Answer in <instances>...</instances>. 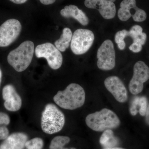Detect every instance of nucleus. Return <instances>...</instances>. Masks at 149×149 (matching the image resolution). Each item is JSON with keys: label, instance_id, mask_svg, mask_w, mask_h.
Listing matches in <instances>:
<instances>
[{"label": "nucleus", "instance_id": "4be33fe9", "mask_svg": "<svg viewBox=\"0 0 149 149\" xmlns=\"http://www.w3.org/2000/svg\"><path fill=\"white\" fill-rule=\"evenodd\" d=\"M44 144L42 139L37 137L27 140L25 143V147L27 149H42Z\"/></svg>", "mask_w": 149, "mask_h": 149}, {"label": "nucleus", "instance_id": "20e7f679", "mask_svg": "<svg viewBox=\"0 0 149 149\" xmlns=\"http://www.w3.org/2000/svg\"><path fill=\"white\" fill-rule=\"evenodd\" d=\"M65 123L63 113L56 105L48 104L46 106L41 118V128L45 133L54 134L62 129Z\"/></svg>", "mask_w": 149, "mask_h": 149}, {"label": "nucleus", "instance_id": "c85d7f7f", "mask_svg": "<svg viewBox=\"0 0 149 149\" xmlns=\"http://www.w3.org/2000/svg\"><path fill=\"white\" fill-rule=\"evenodd\" d=\"M104 149H125L123 148H118V147H114V148H104Z\"/></svg>", "mask_w": 149, "mask_h": 149}, {"label": "nucleus", "instance_id": "cd10ccee", "mask_svg": "<svg viewBox=\"0 0 149 149\" xmlns=\"http://www.w3.org/2000/svg\"><path fill=\"white\" fill-rule=\"evenodd\" d=\"M12 2L17 4H21L27 1V0H10Z\"/></svg>", "mask_w": 149, "mask_h": 149}, {"label": "nucleus", "instance_id": "7c9ffc66", "mask_svg": "<svg viewBox=\"0 0 149 149\" xmlns=\"http://www.w3.org/2000/svg\"><path fill=\"white\" fill-rule=\"evenodd\" d=\"M109 1H111L113 2H114L116 0H109Z\"/></svg>", "mask_w": 149, "mask_h": 149}, {"label": "nucleus", "instance_id": "aec40b11", "mask_svg": "<svg viewBox=\"0 0 149 149\" xmlns=\"http://www.w3.org/2000/svg\"><path fill=\"white\" fill-rule=\"evenodd\" d=\"M70 141V139L68 136H56L51 141L49 149H76L74 148H64V146L68 143Z\"/></svg>", "mask_w": 149, "mask_h": 149}, {"label": "nucleus", "instance_id": "a878e982", "mask_svg": "<svg viewBox=\"0 0 149 149\" xmlns=\"http://www.w3.org/2000/svg\"><path fill=\"white\" fill-rule=\"evenodd\" d=\"M39 1L43 4L48 5L54 3L56 1V0H39Z\"/></svg>", "mask_w": 149, "mask_h": 149}, {"label": "nucleus", "instance_id": "9d476101", "mask_svg": "<svg viewBox=\"0 0 149 149\" xmlns=\"http://www.w3.org/2000/svg\"><path fill=\"white\" fill-rule=\"evenodd\" d=\"M118 16L122 21H127L131 17L137 22H142L147 18L146 12L137 6L136 0H123L118 11Z\"/></svg>", "mask_w": 149, "mask_h": 149}, {"label": "nucleus", "instance_id": "423d86ee", "mask_svg": "<svg viewBox=\"0 0 149 149\" xmlns=\"http://www.w3.org/2000/svg\"><path fill=\"white\" fill-rule=\"evenodd\" d=\"M35 53L38 58H46L49 66L52 69H58L62 65V55L52 43H45L37 46L35 49Z\"/></svg>", "mask_w": 149, "mask_h": 149}, {"label": "nucleus", "instance_id": "1a4fd4ad", "mask_svg": "<svg viewBox=\"0 0 149 149\" xmlns=\"http://www.w3.org/2000/svg\"><path fill=\"white\" fill-rule=\"evenodd\" d=\"M22 30V25L17 19H10L0 26V47L10 45L18 38Z\"/></svg>", "mask_w": 149, "mask_h": 149}, {"label": "nucleus", "instance_id": "6ab92c4d", "mask_svg": "<svg viewBox=\"0 0 149 149\" xmlns=\"http://www.w3.org/2000/svg\"><path fill=\"white\" fill-rule=\"evenodd\" d=\"M10 122L8 115L3 112H0V140H4L9 136V130L7 128Z\"/></svg>", "mask_w": 149, "mask_h": 149}, {"label": "nucleus", "instance_id": "c756f323", "mask_svg": "<svg viewBox=\"0 0 149 149\" xmlns=\"http://www.w3.org/2000/svg\"><path fill=\"white\" fill-rule=\"evenodd\" d=\"M2 75V74L1 70L0 69V84H1V80Z\"/></svg>", "mask_w": 149, "mask_h": 149}, {"label": "nucleus", "instance_id": "7ed1b4c3", "mask_svg": "<svg viewBox=\"0 0 149 149\" xmlns=\"http://www.w3.org/2000/svg\"><path fill=\"white\" fill-rule=\"evenodd\" d=\"M34 52V43L29 40L24 41L9 53L8 62L17 72H22L30 65Z\"/></svg>", "mask_w": 149, "mask_h": 149}, {"label": "nucleus", "instance_id": "ddd939ff", "mask_svg": "<svg viewBox=\"0 0 149 149\" xmlns=\"http://www.w3.org/2000/svg\"><path fill=\"white\" fill-rule=\"evenodd\" d=\"M2 96L6 109L10 111H16L20 109L22 105L21 98L13 85H6L3 88Z\"/></svg>", "mask_w": 149, "mask_h": 149}, {"label": "nucleus", "instance_id": "4468645a", "mask_svg": "<svg viewBox=\"0 0 149 149\" xmlns=\"http://www.w3.org/2000/svg\"><path fill=\"white\" fill-rule=\"evenodd\" d=\"M28 140L27 134L22 132L12 133L5 139L0 149H24Z\"/></svg>", "mask_w": 149, "mask_h": 149}, {"label": "nucleus", "instance_id": "39448f33", "mask_svg": "<svg viewBox=\"0 0 149 149\" xmlns=\"http://www.w3.org/2000/svg\"><path fill=\"white\" fill-rule=\"evenodd\" d=\"M94 40L95 35L91 30L77 29L72 34L70 43L71 51L77 55L85 54L92 47Z\"/></svg>", "mask_w": 149, "mask_h": 149}, {"label": "nucleus", "instance_id": "6e6552de", "mask_svg": "<svg viewBox=\"0 0 149 149\" xmlns=\"http://www.w3.org/2000/svg\"><path fill=\"white\" fill-rule=\"evenodd\" d=\"M149 79V68L144 62H136L133 67V74L129 82V91L131 94L137 95L144 88V83Z\"/></svg>", "mask_w": 149, "mask_h": 149}, {"label": "nucleus", "instance_id": "a211bd4d", "mask_svg": "<svg viewBox=\"0 0 149 149\" xmlns=\"http://www.w3.org/2000/svg\"><path fill=\"white\" fill-rule=\"evenodd\" d=\"M100 143L104 148L116 147L119 144V140L114 136L111 129L104 130L100 139Z\"/></svg>", "mask_w": 149, "mask_h": 149}, {"label": "nucleus", "instance_id": "412c9836", "mask_svg": "<svg viewBox=\"0 0 149 149\" xmlns=\"http://www.w3.org/2000/svg\"><path fill=\"white\" fill-rule=\"evenodd\" d=\"M128 31L125 29L118 31L115 36V41L117 44L118 49L120 50H124L125 47V43L124 39L127 36Z\"/></svg>", "mask_w": 149, "mask_h": 149}, {"label": "nucleus", "instance_id": "bb28decb", "mask_svg": "<svg viewBox=\"0 0 149 149\" xmlns=\"http://www.w3.org/2000/svg\"><path fill=\"white\" fill-rule=\"evenodd\" d=\"M146 120L147 124L149 125V103L147 107L146 113Z\"/></svg>", "mask_w": 149, "mask_h": 149}, {"label": "nucleus", "instance_id": "f3484780", "mask_svg": "<svg viewBox=\"0 0 149 149\" xmlns=\"http://www.w3.org/2000/svg\"><path fill=\"white\" fill-rule=\"evenodd\" d=\"M72 36L71 29L65 27L63 30L60 38L55 42V46L59 51L64 52L69 47L72 40Z\"/></svg>", "mask_w": 149, "mask_h": 149}, {"label": "nucleus", "instance_id": "f8f14e48", "mask_svg": "<svg viewBox=\"0 0 149 149\" xmlns=\"http://www.w3.org/2000/svg\"><path fill=\"white\" fill-rule=\"evenodd\" d=\"M85 5L88 8L97 10L105 19L114 18L116 14L115 5L109 0H85Z\"/></svg>", "mask_w": 149, "mask_h": 149}, {"label": "nucleus", "instance_id": "5701e85b", "mask_svg": "<svg viewBox=\"0 0 149 149\" xmlns=\"http://www.w3.org/2000/svg\"><path fill=\"white\" fill-rule=\"evenodd\" d=\"M143 29L141 26L135 25L132 26L129 31L127 32L128 37H131L133 40L136 39V37L143 33Z\"/></svg>", "mask_w": 149, "mask_h": 149}, {"label": "nucleus", "instance_id": "f03ea898", "mask_svg": "<svg viewBox=\"0 0 149 149\" xmlns=\"http://www.w3.org/2000/svg\"><path fill=\"white\" fill-rule=\"evenodd\" d=\"M85 122L88 127L97 132L117 128L120 123L117 115L106 108L88 115L85 119Z\"/></svg>", "mask_w": 149, "mask_h": 149}, {"label": "nucleus", "instance_id": "b1692460", "mask_svg": "<svg viewBox=\"0 0 149 149\" xmlns=\"http://www.w3.org/2000/svg\"><path fill=\"white\" fill-rule=\"evenodd\" d=\"M142 46L140 43L137 42H133L129 47V49L135 53L140 52L142 49Z\"/></svg>", "mask_w": 149, "mask_h": 149}, {"label": "nucleus", "instance_id": "2eb2a0df", "mask_svg": "<svg viewBox=\"0 0 149 149\" xmlns=\"http://www.w3.org/2000/svg\"><path fill=\"white\" fill-rule=\"evenodd\" d=\"M60 14L62 16L65 18L72 17L83 26L89 24V18L85 13L73 5L65 6L64 9L61 10Z\"/></svg>", "mask_w": 149, "mask_h": 149}, {"label": "nucleus", "instance_id": "f257e3e1", "mask_svg": "<svg viewBox=\"0 0 149 149\" xmlns=\"http://www.w3.org/2000/svg\"><path fill=\"white\" fill-rule=\"evenodd\" d=\"M84 89L76 83L70 84L63 91H59L54 97L57 105L65 109L74 110L81 107L85 103Z\"/></svg>", "mask_w": 149, "mask_h": 149}, {"label": "nucleus", "instance_id": "0eeeda50", "mask_svg": "<svg viewBox=\"0 0 149 149\" xmlns=\"http://www.w3.org/2000/svg\"><path fill=\"white\" fill-rule=\"evenodd\" d=\"M97 65L99 69L109 70L116 65V54L114 45L111 40H107L102 43L97 52Z\"/></svg>", "mask_w": 149, "mask_h": 149}, {"label": "nucleus", "instance_id": "393cba45", "mask_svg": "<svg viewBox=\"0 0 149 149\" xmlns=\"http://www.w3.org/2000/svg\"><path fill=\"white\" fill-rule=\"evenodd\" d=\"M147 40V35L145 32H143L141 35L133 40V42H137L140 43L142 46L145 45Z\"/></svg>", "mask_w": 149, "mask_h": 149}, {"label": "nucleus", "instance_id": "9b49d317", "mask_svg": "<svg viewBox=\"0 0 149 149\" xmlns=\"http://www.w3.org/2000/svg\"><path fill=\"white\" fill-rule=\"evenodd\" d=\"M106 88L113 95L115 99L120 103H124L128 100V93L122 80L116 76L107 77L104 80Z\"/></svg>", "mask_w": 149, "mask_h": 149}, {"label": "nucleus", "instance_id": "dca6fc26", "mask_svg": "<svg viewBox=\"0 0 149 149\" xmlns=\"http://www.w3.org/2000/svg\"><path fill=\"white\" fill-rule=\"evenodd\" d=\"M148 107V101L145 97H136L133 100L130 108V112L133 116L139 112L142 116H145Z\"/></svg>", "mask_w": 149, "mask_h": 149}]
</instances>
